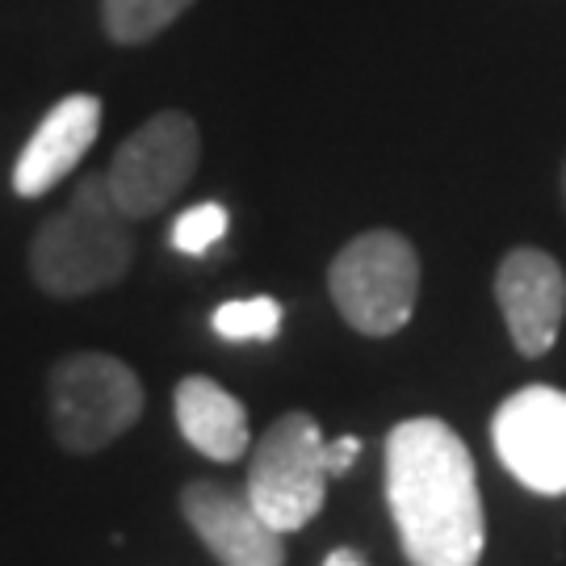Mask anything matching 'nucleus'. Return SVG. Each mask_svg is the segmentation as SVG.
Here are the masks:
<instances>
[{"mask_svg": "<svg viewBox=\"0 0 566 566\" xmlns=\"http://www.w3.org/2000/svg\"><path fill=\"white\" fill-rule=\"evenodd\" d=\"M143 416L135 369L109 353H76L51 369V424L63 449L93 453L130 432Z\"/></svg>", "mask_w": 566, "mask_h": 566, "instance_id": "39448f33", "label": "nucleus"}, {"mask_svg": "<svg viewBox=\"0 0 566 566\" xmlns=\"http://www.w3.org/2000/svg\"><path fill=\"white\" fill-rule=\"evenodd\" d=\"M491 441L516 483L566 495V390L525 386L507 395L491 420Z\"/></svg>", "mask_w": 566, "mask_h": 566, "instance_id": "0eeeda50", "label": "nucleus"}, {"mask_svg": "<svg viewBox=\"0 0 566 566\" xmlns=\"http://www.w3.org/2000/svg\"><path fill=\"white\" fill-rule=\"evenodd\" d=\"M181 512L223 566H285L282 533L248 504L243 491L210 479L189 483L181 491Z\"/></svg>", "mask_w": 566, "mask_h": 566, "instance_id": "1a4fd4ad", "label": "nucleus"}, {"mask_svg": "<svg viewBox=\"0 0 566 566\" xmlns=\"http://www.w3.org/2000/svg\"><path fill=\"white\" fill-rule=\"evenodd\" d=\"M332 303L361 336H395L411 324L420 298V256L399 231H365L327 269Z\"/></svg>", "mask_w": 566, "mask_h": 566, "instance_id": "7ed1b4c3", "label": "nucleus"}, {"mask_svg": "<svg viewBox=\"0 0 566 566\" xmlns=\"http://www.w3.org/2000/svg\"><path fill=\"white\" fill-rule=\"evenodd\" d=\"M563 185H566V181H563Z\"/></svg>", "mask_w": 566, "mask_h": 566, "instance_id": "f3484780", "label": "nucleus"}, {"mask_svg": "<svg viewBox=\"0 0 566 566\" xmlns=\"http://www.w3.org/2000/svg\"><path fill=\"white\" fill-rule=\"evenodd\" d=\"M324 566H365V558L357 549H332Z\"/></svg>", "mask_w": 566, "mask_h": 566, "instance_id": "dca6fc26", "label": "nucleus"}, {"mask_svg": "<svg viewBox=\"0 0 566 566\" xmlns=\"http://www.w3.org/2000/svg\"><path fill=\"white\" fill-rule=\"evenodd\" d=\"M386 504L411 566H479L486 546L479 474L446 420H403L386 437Z\"/></svg>", "mask_w": 566, "mask_h": 566, "instance_id": "f257e3e1", "label": "nucleus"}, {"mask_svg": "<svg viewBox=\"0 0 566 566\" xmlns=\"http://www.w3.org/2000/svg\"><path fill=\"white\" fill-rule=\"evenodd\" d=\"M227 235V210L219 202L189 206L185 214H177V223L168 231V240L185 256H206L214 243H223Z\"/></svg>", "mask_w": 566, "mask_h": 566, "instance_id": "4468645a", "label": "nucleus"}, {"mask_svg": "<svg viewBox=\"0 0 566 566\" xmlns=\"http://www.w3.org/2000/svg\"><path fill=\"white\" fill-rule=\"evenodd\" d=\"M198 156H202L198 122L177 109H164L122 143L105 181L130 223L151 219L189 185V177L198 172Z\"/></svg>", "mask_w": 566, "mask_h": 566, "instance_id": "423d86ee", "label": "nucleus"}, {"mask_svg": "<svg viewBox=\"0 0 566 566\" xmlns=\"http://www.w3.org/2000/svg\"><path fill=\"white\" fill-rule=\"evenodd\" d=\"M135 261L130 219L105 177H84L72 202L55 210L30 243V273L55 298H84L126 277Z\"/></svg>", "mask_w": 566, "mask_h": 566, "instance_id": "f03ea898", "label": "nucleus"}, {"mask_svg": "<svg viewBox=\"0 0 566 566\" xmlns=\"http://www.w3.org/2000/svg\"><path fill=\"white\" fill-rule=\"evenodd\" d=\"M495 303L512 344L525 357H546L566 315V273L542 248H512L495 273Z\"/></svg>", "mask_w": 566, "mask_h": 566, "instance_id": "6e6552de", "label": "nucleus"}, {"mask_svg": "<svg viewBox=\"0 0 566 566\" xmlns=\"http://www.w3.org/2000/svg\"><path fill=\"white\" fill-rule=\"evenodd\" d=\"M282 327L277 298H235L214 311V332L223 340H273Z\"/></svg>", "mask_w": 566, "mask_h": 566, "instance_id": "ddd939ff", "label": "nucleus"}, {"mask_svg": "<svg viewBox=\"0 0 566 566\" xmlns=\"http://www.w3.org/2000/svg\"><path fill=\"white\" fill-rule=\"evenodd\" d=\"M189 4L193 0H102L105 34L122 46H139L168 30Z\"/></svg>", "mask_w": 566, "mask_h": 566, "instance_id": "f8f14e48", "label": "nucleus"}, {"mask_svg": "<svg viewBox=\"0 0 566 566\" xmlns=\"http://www.w3.org/2000/svg\"><path fill=\"white\" fill-rule=\"evenodd\" d=\"M361 453V441L357 437H340V441H324V465H327V479H344L353 462Z\"/></svg>", "mask_w": 566, "mask_h": 566, "instance_id": "2eb2a0df", "label": "nucleus"}, {"mask_svg": "<svg viewBox=\"0 0 566 566\" xmlns=\"http://www.w3.org/2000/svg\"><path fill=\"white\" fill-rule=\"evenodd\" d=\"M102 130V102L93 93H72L63 97L46 118L34 126L30 143L21 147L18 164H13V189L21 198H42L51 193L63 177L76 172L84 151L97 143Z\"/></svg>", "mask_w": 566, "mask_h": 566, "instance_id": "9d476101", "label": "nucleus"}, {"mask_svg": "<svg viewBox=\"0 0 566 566\" xmlns=\"http://www.w3.org/2000/svg\"><path fill=\"white\" fill-rule=\"evenodd\" d=\"M243 495L277 533H298L319 516L327 500V465L315 416L285 411L282 420H273L252 453Z\"/></svg>", "mask_w": 566, "mask_h": 566, "instance_id": "20e7f679", "label": "nucleus"}, {"mask_svg": "<svg viewBox=\"0 0 566 566\" xmlns=\"http://www.w3.org/2000/svg\"><path fill=\"white\" fill-rule=\"evenodd\" d=\"M172 411H177V428L185 432V441L214 462H235L252 441L243 403L214 378H202V374L185 378L172 395Z\"/></svg>", "mask_w": 566, "mask_h": 566, "instance_id": "9b49d317", "label": "nucleus"}]
</instances>
